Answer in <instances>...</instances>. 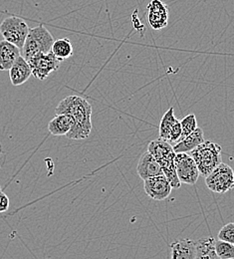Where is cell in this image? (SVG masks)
I'll return each instance as SVG.
<instances>
[{"instance_id": "cell-1", "label": "cell", "mask_w": 234, "mask_h": 259, "mask_svg": "<svg viewBox=\"0 0 234 259\" xmlns=\"http://www.w3.org/2000/svg\"><path fill=\"white\" fill-rule=\"evenodd\" d=\"M55 114L67 115L73 123L68 133L70 140L87 139L92 131V107L90 103L80 96L72 95L64 98L56 107Z\"/></svg>"}, {"instance_id": "cell-2", "label": "cell", "mask_w": 234, "mask_h": 259, "mask_svg": "<svg viewBox=\"0 0 234 259\" xmlns=\"http://www.w3.org/2000/svg\"><path fill=\"white\" fill-rule=\"evenodd\" d=\"M148 152L156 159L161 165L163 172L167 181L169 182L172 189H179L181 183L179 182L176 171H175V164H174V158L175 153L173 151L172 146L163 139H157L152 141L149 144Z\"/></svg>"}, {"instance_id": "cell-3", "label": "cell", "mask_w": 234, "mask_h": 259, "mask_svg": "<svg viewBox=\"0 0 234 259\" xmlns=\"http://www.w3.org/2000/svg\"><path fill=\"white\" fill-rule=\"evenodd\" d=\"M54 41L52 34L43 25L31 28L21 50V56L28 61L36 55L49 53L52 50Z\"/></svg>"}, {"instance_id": "cell-4", "label": "cell", "mask_w": 234, "mask_h": 259, "mask_svg": "<svg viewBox=\"0 0 234 259\" xmlns=\"http://www.w3.org/2000/svg\"><path fill=\"white\" fill-rule=\"evenodd\" d=\"M221 146L210 141H205L201 146L190 152L189 155L194 159L200 174L207 177L219 163H221Z\"/></svg>"}, {"instance_id": "cell-5", "label": "cell", "mask_w": 234, "mask_h": 259, "mask_svg": "<svg viewBox=\"0 0 234 259\" xmlns=\"http://www.w3.org/2000/svg\"><path fill=\"white\" fill-rule=\"evenodd\" d=\"M29 26L19 17L10 16L5 18L0 24V34L4 40L15 45L22 50L27 35L29 33Z\"/></svg>"}, {"instance_id": "cell-6", "label": "cell", "mask_w": 234, "mask_h": 259, "mask_svg": "<svg viewBox=\"0 0 234 259\" xmlns=\"http://www.w3.org/2000/svg\"><path fill=\"white\" fill-rule=\"evenodd\" d=\"M205 185L209 191L216 194H225L234 189V171L224 162L219 163L207 177Z\"/></svg>"}, {"instance_id": "cell-7", "label": "cell", "mask_w": 234, "mask_h": 259, "mask_svg": "<svg viewBox=\"0 0 234 259\" xmlns=\"http://www.w3.org/2000/svg\"><path fill=\"white\" fill-rule=\"evenodd\" d=\"M27 62L31 68L32 75L40 81L48 78L51 73L57 72L61 63L52 52L36 55Z\"/></svg>"}, {"instance_id": "cell-8", "label": "cell", "mask_w": 234, "mask_h": 259, "mask_svg": "<svg viewBox=\"0 0 234 259\" xmlns=\"http://www.w3.org/2000/svg\"><path fill=\"white\" fill-rule=\"evenodd\" d=\"M175 171L181 184L196 185L201 174L197 163L189 154H176L174 158Z\"/></svg>"}, {"instance_id": "cell-9", "label": "cell", "mask_w": 234, "mask_h": 259, "mask_svg": "<svg viewBox=\"0 0 234 259\" xmlns=\"http://www.w3.org/2000/svg\"><path fill=\"white\" fill-rule=\"evenodd\" d=\"M148 20L154 30H161L168 23V7L162 0H152L147 6Z\"/></svg>"}, {"instance_id": "cell-10", "label": "cell", "mask_w": 234, "mask_h": 259, "mask_svg": "<svg viewBox=\"0 0 234 259\" xmlns=\"http://www.w3.org/2000/svg\"><path fill=\"white\" fill-rule=\"evenodd\" d=\"M144 190L152 199L164 200L171 193V186L165 175L144 181Z\"/></svg>"}, {"instance_id": "cell-11", "label": "cell", "mask_w": 234, "mask_h": 259, "mask_svg": "<svg viewBox=\"0 0 234 259\" xmlns=\"http://www.w3.org/2000/svg\"><path fill=\"white\" fill-rule=\"evenodd\" d=\"M136 171L143 181L164 175L159 162L148 151L141 156L136 165Z\"/></svg>"}, {"instance_id": "cell-12", "label": "cell", "mask_w": 234, "mask_h": 259, "mask_svg": "<svg viewBox=\"0 0 234 259\" xmlns=\"http://www.w3.org/2000/svg\"><path fill=\"white\" fill-rule=\"evenodd\" d=\"M170 259L197 258V244L191 239L175 240L169 245Z\"/></svg>"}, {"instance_id": "cell-13", "label": "cell", "mask_w": 234, "mask_h": 259, "mask_svg": "<svg viewBox=\"0 0 234 259\" xmlns=\"http://www.w3.org/2000/svg\"><path fill=\"white\" fill-rule=\"evenodd\" d=\"M32 76L31 68L28 62L20 56L9 70V78L13 86H21Z\"/></svg>"}, {"instance_id": "cell-14", "label": "cell", "mask_w": 234, "mask_h": 259, "mask_svg": "<svg viewBox=\"0 0 234 259\" xmlns=\"http://www.w3.org/2000/svg\"><path fill=\"white\" fill-rule=\"evenodd\" d=\"M205 142L204 133L201 128H198L191 135L182 139L181 141L177 142L175 145L172 146L173 151L175 154H189L190 152L194 151L196 148L201 146L202 143Z\"/></svg>"}, {"instance_id": "cell-15", "label": "cell", "mask_w": 234, "mask_h": 259, "mask_svg": "<svg viewBox=\"0 0 234 259\" xmlns=\"http://www.w3.org/2000/svg\"><path fill=\"white\" fill-rule=\"evenodd\" d=\"M21 56V50L15 45L0 41V71H9L12 65Z\"/></svg>"}, {"instance_id": "cell-16", "label": "cell", "mask_w": 234, "mask_h": 259, "mask_svg": "<svg viewBox=\"0 0 234 259\" xmlns=\"http://www.w3.org/2000/svg\"><path fill=\"white\" fill-rule=\"evenodd\" d=\"M72 126H73V123L69 116L64 115V114H59V115H56L49 122L48 131L53 136H57V137L67 136Z\"/></svg>"}, {"instance_id": "cell-17", "label": "cell", "mask_w": 234, "mask_h": 259, "mask_svg": "<svg viewBox=\"0 0 234 259\" xmlns=\"http://www.w3.org/2000/svg\"><path fill=\"white\" fill-rule=\"evenodd\" d=\"M197 244V258L196 259H220L214 248L215 239L213 237H205L196 241Z\"/></svg>"}, {"instance_id": "cell-18", "label": "cell", "mask_w": 234, "mask_h": 259, "mask_svg": "<svg viewBox=\"0 0 234 259\" xmlns=\"http://www.w3.org/2000/svg\"><path fill=\"white\" fill-rule=\"evenodd\" d=\"M51 52L58 58L60 61L67 60L74 54V49L72 42L68 38H61L54 41Z\"/></svg>"}, {"instance_id": "cell-19", "label": "cell", "mask_w": 234, "mask_h": 259, "mask_svg": "<svg viewBox=\"0 0 234 259\" xmlns=\"http://www.w3.org/2000/svg\"><path fill=\"white\" fill-rule=\"evenodd\" d=\"M176 120L177 119L175 118V115H174V109L169 108L163 116L160 123V133H159L160 139H163L168 142L170 131L172 129V126Z\"/></svg>"}, {"instance_id": "cell-20", "label": "cell", "mask_w": 234, "mask_h": 259, "mask_svg": "<svg viewBox=\"0 0 234 259\" xmlns=\"http://www.w3.org/2000/svg\"><path fill=\"white\" fill-rule=\"evenodd\" d=\"M214 248L219 258L234 259V244L232 243L218 239V240H215Z\"/></svg>"}, {"instance_id": "cell-21", "label": "cell", "mask_w": 234, "mask_h": 259, "mask_svg": "<svg viewBox=\"0 0 234 259\" xmlns=\"http://www.w3.org/2000/svg\"><path fill=\"white\" fill-rule=\"evenodd\" d=\"M180 127H181V138L179 141L191 135L193 132H195L198 129V121L196 118L195 114H190L185 116L181 121H180ZM178 141V142H179Z\"/></svg>"}, {"instance_id": "cell-22", "label": "cell", "mask_w": 234, "mask_h": 259, "mask_svg": "<svg viewBox=\"0 0 234 259\" xmlns=\"http://www.w3.org/2000/svg\"><path fill=\"white\" fill-rule=\"evenodd\" d=\"M218 239L234 244V223H229L221 227L218 232Z\"/></svg>"}, {"instance_id": "cell-23", "label": "cell", "mask_w": 234, "mask_h": 259, "mask_svg": "<svg viewBox=\"0 0 234 259\" xmlns=\"http://www.w3.org/2000/svg\"><path fill=\"white\" fill-rule=\"evenodd\" d=\"M9 206H10V200L8 195L1 192L0 193V213L7 211Z\"/></svg>"}, {"instance_id": "cell-24", "label": "cell", "mask_w": 234, "mask_h": 259, "mask_svg": "<svg viewBox=\"0 0 234 259\" xmlns=\"http://www.w3.org/2000/svg\"><path fill=\"white\" fill-rule=\"evenodd\" d=\"M1 153H2V146H1V144H0V155H1Z\"/></svg>"}, {"instance_id": "cell-25", "label": "cell", "mask_w": 234, "mask_h": 259, "mask_svg": "<svg viewBox=\"0 0 234 259\" xmlns=\"http://www.w3.org/2000/svg\"><path fill=\"white\" fill-rule=\"evenodd\" d=\"M2 192V188H1V186H0V193Z\"/></svg>"}]
</instances>
